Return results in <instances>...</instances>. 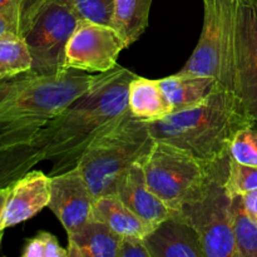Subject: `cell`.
Here are the masks:
<instances>
[{
    "label": "cell",
    "instance_id": "cell-7",
    "mask_svg": "<svg viewBox=\"0 0 257 257\" xmlns=\"http://www.w3.org/2000/svg\"><path fill=\"white\" fill-rule=\"evenodd\" d=\"M142 165L151 190L175 212L202 187L211 167L201 163L188 151L156 140Z\"/></svg>",
    "mask_w": 257,
    "mask_h": 257
},
{
    "label": "cell",
    "instance_id": "cell-14",
    "mask_svg": "<svg viewBox=\"0 0 257 257\" xmlns=\"http://www.w3.org/2000/svg\"><path fill=\"white\" fill-rule=\"evenodd\" d=\"M143 238L152 257H206L196 231L177 212Z\"/></svg>",
    "mask_w": 257,
    "mask_h": 257
},
{
    "label": "cell",
    "instance_id": "cell-18",
    "mask_svg": "<svg viewBox=\"0 0 257 257\" xmlns=\"http://www.w3.org/2000/svg\"><path fill=\"white\" fill-rule=\"evenodd\" d=\"M90 220L100 221L120 236L145 237L153 230L130 210L114 193H108L94 200Z\"/></svg>",
    "mask_w": 257,
    "mask_h": 257
},
{
    "label": "cell",
    "instance_id": "cell-16",
    "mask_svg": "<svg viewBox=\"0 0 257 257\" xmlns=\"http://www.w3.org/2000/svg\"><path fill=\"white\" fill-rule=\"evenodd\" d=\"M128 108L133 117L145 122L163 119L173 113L158 79H148L137 74L128 87Z\"/></svg>",
    "mask_w": 257,
    "mask_h": 257
},
{
    "label": "cell",
    "instance_id": "cell-20",
    "mask_svg": "<svg viewBox=\"0 0 257 257\" xmlns=\"http://www.w3.org/2000/svg\"><path fill=\"white\" fill-rule=\"evenodd\" d=\"M32 55L24 37L17 33L0 35V82L32 69Z\"/></svg>",
    "mask_w": 257,
    "mask_h": 257
},
{
    "label": "cell",
    "instance_id": "cell-10",
    "mask_svg": "<svg viewBox=\"0 0 257 257\" xmlns=\"http://www.w3.org/2000/svg\"><path fill=\"white\" fill-rule=\"evenodd\" d=\"M94 200L95 197L77 166L52 176L48 207L57 216L68 236L74 235L89 222Z\"/></svg>",
    "mask_w": 257,
    "mask_h": 257
},
{
    "label": "cell",
    "instance_id": "cell-5",
    "mask_svg": "<svg viewBox=\"0 0 257 257\" xmlns=\"http://www.w3.org/2000/svg\"><path fill=\"white\" fill-rule=\"evenodd\" d=\"M155 143L148 122L127 112L89 143L77 167L95 198L114 193L120 176L142 161Z\"/></svg>",
    "mask_w": 257,
    "mask_h": 257
},
{
    "label": "cell",
    "instance_id": "cell-25",
    "mask_svg": "<svg viewBox=\"0 0 257 257\" xmlns=\"http://www.w3.org/2000/svg\"><path fill=\"white\" fill-rule=\"evenodd\" d=\"M226 188L233 196L257 190V167L241 165L230 157Z\"/></svg>",
    "mask_w": 257,
    "mask_h": 257
},
{
    "label": "cell",
    "instance_id": "cell-2",
    "mask_svg": "<svg viewBox=\"0 0 257 257\" xmlns=\"http://www.w3.org/2000/svg\"><path fill=\"white\" fill-rule=\"evenodd\" d=\"M156 141L192 153L205 166L230 156V145L243 127L255 125L237 98L220 85L200 105L148 122Z\"/></svg>",
    "mask_w": 257,
    "mask_h": 257
},
{
    "label": "cell",
    "instance_id": "cell-32",
    "mask_svg": "<svg viewBox=\"0 0 257 257\" xmlns=\"http://www.w3.org/2000/svg\"><path fill=\"white\" fill-rule=\"evenodd\" d=\"M0 12H15L20 15L19 0H0Z\"/></svg>",
    "mask_w": 257,
    "mask_h": 257
},
{
    "label": "cell",
    "instance_id": "cell-33",
    "mask_svg": "<svg viewBox=\"0 0 257 257\" xmlns=\"http://www.w3.org/2000/svg\"><path fill=\"white\" fill-rule=\"evenodd\" d=\"M9 187H2L0 188V243H2L3 240V233H4V230L2 227V217H3V211H4L5 202H7L8 195H9Z\"/></svg>",
    "mask_w": 257,
    "mask_h": 257
},
{
    "label": "cell",
    "instance_id": "cell-27",
    "mask_svg": "<svg viewBox=\"0 0 257 257\" xmlns=\"http://www.w3.org/2000/svg\"><path fill=\"white\" fill-rule=\"evenodd\" d=\"M39 131L0 122V153L29 147Z\"/></svg>",
    "mask_w": 257,
    "mask_h": 257
},
{
    "label": "cell",
    "instance_id": "cell-6",
    "mask_svg": "<svg viewBox=\"0 0 257 257\" xmlns=\"http://www.w3.org/2000/svg\"><path fill=\"white\" fill-rule=\"evenodd\" d=\"M230 157L211 166L202 187L177 211L198 235L206 257H237L232 232L233 195L226 188Z\"/></svg>",
    "mask_w": 257,
    "mask_h": 257
},
{
    "label": "cell",
    "instance_id": "cell-3",
    "mask_svg": "<svg viewBox=\"0 0 257 257\" xmlns=\"http://www.w3.org/2000/svg\"><path fill=\"white\" fill-rule=\"evenodd\" d=\"M95 75L77 69L55 74L27 72L0 82V122L40 131L84 94Z\"/></svg>",
    "mask_w": 257,
    "mask_h": 257
},
{
    "label": "cell",
    "instance_id": "cell-26",
    "mask_svg": "<svg viewBox=\"0 0 257 257\" xmlns=\"http://www.w3.org/2000/svg\"><path fill=\"white\" fill-rule=\"evenodd\" d=\"M23 257H68V250L62 247L54 235L40 231L24 246Z\"/></svg>",
    "mask_w": 257,
    "mask_h": 257
},
{
    "label": "cell",
    "instance_id": "cell-11",
    "mask_svg": "<svg viewBox=\"0 0 257 257\" xmlns=\"http://www.w3.org/2000/svg\"><path fill=\"white\" fill-rule=\"evenodd\" d=\"M52 177L38 170H30L10 185L2 217L3 230L34 217L50 201Z\"/></svg>",
    "mask_w": 257,
    "mask_h": 257
},
{
    "label": "cell",
    "instance_id": "cell-12",
    "mask_svg": "<svg viewBox=\"0 0 257 257\" xmlns=\"http://www.w3.org/2000/svg\"><path fill=\"white\" fill-rule=\"evenodd\" d=\"M114 195L152 228L175 213L150 188L142 161L133 163L120 176L115 185Z\"/></svg>",
    "mask_w": 257,
    "mask_h": 257
},
{
    "label": "cell",
    "instance_id": "cell-28",
    "mask_svg": "<svg viewBox=\"0 0 257 257\" xmlns=\"http://www.w3.org/2000/svg\"><path fill=\"white\" fill-rule=\"evenodd\" d=\"M117 257H152L145 242L140 236H122Z\"/></svg>",
    "mask_w": 257,
    "mask_h": 257
},
{
    "label": "cell",
    "instance_id": "cell-9",
    "mask_svg": "<svg viewBox=\"0 0 257 257\" xmlns=\"http://www.w3.org/2000/svg\"><path fill=\"white\" fill-rule=\"evenodd\" d=\"M125 49L119 33L109 25L79 20L65 48L64 67L85 73H105L117 67Z\"/></svg>",
    "mask_w": 257,
    "mask_h": 257
},
{
    "label": "cell",
    "instance_id": "cell-30",
    "mask_svg": "<svg viewBox=\"0 0 257 257\" xmlns=\"http://www.w3.org/2000/svg\"><path fill=\"white\" fill-rule=\"evenodd\" d=\"M17 33L22 35L20 15L15 12H0V35Z\"/></svg>",
    "mask_w": 257,
    "mask_h": 257
},
{
    "label": "cell",
    "instance_id": "cell-23",
    "mask_svg": "<svg viewBox=\"0 0 257 257\" xmlns=\"http://www.w3.org/2000/svg\"><path fill=\"white\" fill-rule=\"evenodd\" d=\"M230 156L241 165L257 167V130L247 125L238 131L230 145Z\"/></svg>",
    "mask_w": 257,
    "mask_h": 257
},
{
    "label": "cell",
    "instance_id": "cell-8",
    "mask_svg": "<svg viewBox=\"0 0 257 257\" xmlns=\"http://www.w3.org/2000/svg\"><path fill=\"white\" fill-rule=\"evenodd\" d=\"M80 18L70 0H45L24 33L32 55V69L38 74L65 70V48Z\"/></svg>",
    "mask_w": 257,
    "mask_h": 257
},
{
    "label": "cell",
    "instance_id": "cell-15",
    "mask_svg": "<svg viewBox=\"0 0 257 257\" xmlns=\"http://www.w3.org/2000/svg\"><path fill=\"white\" fill-rule=\"evenodd\" d=\"M158 82L168 102L172 105L173 113L200 105L218 85L213 77L182 73L168 75L158 79Z\"/></svg>",
    "mask_w": 257,
    "mask_h": 257
},
{
    "label": "cell",
    "instance_id": "cell-21",
    "mask_svg": "<svg viewBox=\"0 0 257 257\" xmlns=\"http://www.w3.org/2000/svg\"><path fill=\"white\" fill-rule=\"evenodd\" d=\"M232 232L237 257H257V223L246 212L242 195L233 196Z\"/></svg>",
    "mask_w": 257,
    "mask_h": 257
},
{
    "label": "cell",
    "instance_id": "cell-29",
    "mask_svg": "<svg viewBox=\"0 0 257 257\" xmlns=\"http://www.w3.org/2000/svg\"><path fill=\"white\" fill-rule=\"evenodd\" d=\"M45 0H19L20 7V22H22V35L27 32L33 19L39 12Z\"/></svg>",
    "mask_w": 257,
    "mask_h": 257
},
{
    "label": "cell",
    "instance_id": "cell-31",
    "mask_svg": "<svg viewBox=\"0 0 257 257\" xmlns=\"http://www.w3.org/2000/svg\"><path fill=\"white\" fill-rule=\"evenodd\" d=\"M242 200L246 212L257 223V190L250 191V192L242 195Z\"/></svg>",
    "mask_w": 257,
    "mask_h": 257
},
{
    "label": "cell",
    "instance_id": "cell-17",
    "mask_svg": "<svg viewBox=\"0 0 257 257\" xmlns=\"http://www.w3.org/2000/svg\"><path fill=\"white\" fill-rule=\"evenodd\" d=\"M120 237L105 223L90 220L68 236V257H117Z\"/></svg>",
    "mask_w": 257,
    "mask_h": 257
},
{
    "label": "cell",
    "instance_id": "cell-4",
    "mask_svg": "<svg viewBox=\"0 0 257 257\" xmlns=\"http://www.w3.org/2000/svg\"><path fill=\"white\" fill-rule=\"evenodd\" d=\"M202 3L203 25L200 39L178 73L213 77L221 88L238 99L243 48L240 0H202Z\"/></svg>",
    "mask_w": 257,
    "mask_h": 257
},
{
    "label": "cell",
    "instance_id": "cell-24",
    "mask_svg": "<svg viewBox=\"0 0 257 257\" xmlns=\"http://www.w3.org/2000/svg\"><path fill=\"white\" fill-rule=\"evenodd\" d=\"M70 3L80 20L112 27L114 0H70Z\"/></svg>",
    "mask_w": 257,
    "mask_h": 257
},
{
    "label": "cell",
    "instance_id": "cell-13",
    "mask_svg": "<svg viewBox=\"0 0 257 257\" xmlns=\"http://www.w3.org/2000/svg\"><path fill=\"white\" fill-rule=\"evenodd\" d=\"M243 50L238 78V100L257 124V0H241Z\"/></svg>",
    "mask_w": 257,
    "mask_h": 257
},
{
    "label": "cell",
    "instance_id": "cell-22",
    "mask_svg": "<svg viewBox=\"0 0 257 257\" xmlns=\"http://www.w3.org/2000/svg\"><path fill=\"white\" fill-rule=\"evenodd\" d=\"M34 166L29 147L0 153V188L10 186Z\"/></svg>",
    "mask_w": 257,
    "mask_h": 257
},
{
    "label": "cell",
    "instance_id": "cell-1",
    "mask_svg": "<svg viewBox=\"0 0 257 257\" xmlns=\"http://www.w3.org/2000/svg\"><path fill=\"white\" fill-rule=\"evenodd\" d=\"M135 77L120 65L95 75L84 94L40 128L29 146L35 165L52 162L50 177L75 167L89 143L130 112L128 87Z\"/></svg>",
    "mask_w": 257,
    "mask_h": 257
},
{
    "label": "cell",
    "instance_id": "cell-19",
    "mask_svg": "<svg viewBox=\"0 0 257 257\" xmlns=\"http://www.w3.org/2000/svg\"><path fill=\"white\" fill-rule=\"evenodd\" d=\"M152 0H114L112 27L119 33L125 48L137 42L150 22Z\"/></svg>",
    "mask_w": 257,
    "mask_h": 257
}]
</instances>
